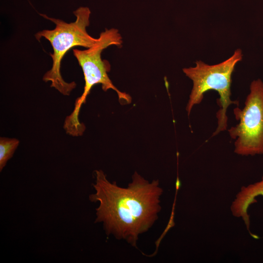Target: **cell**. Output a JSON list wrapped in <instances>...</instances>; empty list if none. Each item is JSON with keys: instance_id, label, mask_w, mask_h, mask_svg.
I'll return each instance as SVG.
<instances>
[{"instance_id": "obj_1", "label": "cell", "mask_w": 263, "mask_h": 263, "mask_svg": "<svg viewBox=\"0 0 263 263\" xmlns=\"http://www.w3.org/2000/svg\"><path fill=\"white\" fill-rule=\"evenodd\" d=\"M94 172L95 192L89 198L99 203L95 223H102L107 235L136 246L139 235L150 228L161 210L159 181L150 183L135 171L128 187L121 188L110 182L102 170Z\"/></svg>"}, {"instance_id": "obj_2", "label": "cell", "mask_w": 263, "mask_h": 263, "mask_svg": "<svg viewBox=\"0 0 263 263\" xmlns=\"http://www.w3.org/2000/svg\"><path fill=\"white\" fill-rule=\"evenodd\" d=\"M122 42V37L117 29H106L100 33L97 41L93 46L84 50H73L74 55L83 71L85 86L83 94L75 100L73 111L64 121V129L68 134L72 136L83 134L85 128L79 121V113L82 104L85 103L87 96L94 85L101 84L105 92L109 89L115 91L120 102L128 104L131 102L132 98L128 94L121 92L114 86L108 75L111 69L110 65L108 61L101 58L104 49L111 45L119 47Z\"/></svg>"}, {"instance_id": "obj_3", "label": "cell", "mask_w": 263, "mask_h": 263, "mask_svg": "<svg viewBox=\"0 0 263 263\" xmlns=\"http://www.w3.org/2000/svg\"><path fill=\"white\" fill-rule=\"evenodd\" d=\"M243 53L236 49L227 59L216 64L209 65L201 60L196 61L194 67L185 68L183 71L190 79L193 86L186 107L189 115L194 106L203 101L204 94L210 90L217 92L219 95L217 104L220 107L216 113L217 127L211 137L227 129V110L232 104L239 105L237 100L231 99L232 75L236 64L242 60Z\"/></svg>"}, {"instance_id": "obj_4", "label": "cell", "mask_w": 263, "mask_h": 263, "mask_svg": "<svg viewBox=\"0 0 263 263\" xmlns=\"http://www.w3.org/2000/svg\"><path fill=\"white\" fill-rule=\"evenodd\" d=\"M74 14L76 19L71 23L49 17L45 14H40L53 22L56 27L53 30H43L35 35L38 41L41 38L47 39L53 49V53L50 54L52 58V67L45 74L43 80L45 82L51 81V87L55 88L65 95H69L76 84L75 82L68 83L62 77L60 68L63 57L74 47L81 46L89 48L98 40V38L91 36L86 31L87 27L90 24V9L81 6L74 11Z\"/></svg>"}, {"instance_id": "obj_5", "label": "cell", "mask_w": 263, "mask_h": 263, "mask_svg": "<svg viewBox=\"0 0 263 263\" xmlns=\"http://www.w3.org/2000/svg\"><path fill=\"white\" fill-rule=\"evenodd\" d=\"M239 123L228 130L235 140L234 152L242 156L263 154V81L253 80L242 109L233 110Z\"/></svg>"}, {"instance_id": "obj_6", "label": "cell", "mask_w": 263, "mask_h": 263, "mask_svg": "<svg viewBox=\"0 0 263 263\" xmlns=\"http://www.w3.org/2000/svg\"><path fill=\"white\" fill-rule=\"evenodd\" d=\"M259 196H263V176L259 182L242 187L230 207L233 216L242 218L247 230L254 239H258L259 237L250 232V217L247 210L251 204L257 202L255 198Z\"/></svg>"}, {"instance_id": "obj_7", "label": "cell", "mask_w": 263, "mask_h": 263, "mask_svg": "<svg viewBox=\"0 0 263 263\" xmlns=\"http://www.w3.org/2000/svg\"><path fill=\"white\" fill-rule=\"evenodd\" d=\"M19 145L15 138L1 137L0 139V171H1L7 161L13 156Z\"/></svg>"}]
</instances>
